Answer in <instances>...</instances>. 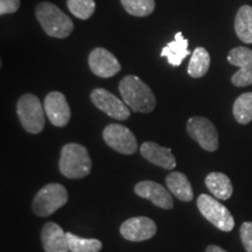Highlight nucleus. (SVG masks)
<instances>
[{
  "label": "nucleus",
  "instance_id": "nucleus-23",
  "mask_svg": "<svg viewBox=\"0 0 252 252\" xmlns=\"http://www.w3.org/2000/svg\"><path fill=\"white\" fill-rule=\"evenodd\" d=\"M70 252H99L102 250V242L94 238H82L71 232H67Z\"/></svg>",
  "mask_w": 252,
  "mask_h": 252
},
{
  "label": "nucleus",
  "instance_id": "nucleus-8",
  "mask_svg": "<svg viewBox=\"0 0 252 252\" xmlns=\"http://www.w3.org/2000/svg\"><path fill=\"white\" fill-rule=\"evenodd\" d=\"M90 99L97 109L116 121H126L130 118L131 109L126 105L124 100L117 98L115 94L103 88H97L91 91Z\"/></svg>",
  "mask_w": 252,
  "mask_h": 252
},
{
  "label": "nucleus",
  "instance_id": "nucleus-6",
  "mask_svg": "<svg viewBox=\"0 0 252 252\" xmlns=\"http://www.w3.org/2000/svg\"><path fill=\"white\" fill-rule=\"evenodd\" d=\"M197 208L207 220H209L217 229L230 232L235 226V220L231 213L216 197L207 194H201L197 197Z\"/></svg>",
  "mask_w": 252,
  "mask_h": 252
},
{
  "label": "nucleus",
  "instance_id": "nucleus-22",
  "mask_svg": "<svg viewBox=\"0 0 252 252\" xmlns=\"http://www.w3.org/2000/svg\"><path fill=\"white\" fill-rule=\"evenodd\" d=\"M234 117L239 124L245 125L252 121V93H245L235 100Z\"/></svg>",
  "mask_w": 252,
  "mask_h": 252
},
{
  "label": "nucleus",
  "instance_id": "nucleus-13",
  "mask_svg": "<svg viewBox=\"0 0 252 252\" xmlns=\"http://www.w3.org/2000/svg\"><path fill=\"white\" fill-rule=\"evenodd\" d=\"M88 62H89L91 71L96 76L102 78L115 76L122 69L121 63H119L117 58L108 49L100 48V47L91 50Z\"/></svg>",
  "mask_w": 252,
  "mask_h": 252
},
{
  "label": "nucleus",
  "instance_id": "nucleus-24",
  "mask_svg": "<svg viewBox=\"0 0 252 252\" xmlns=\"http://www.w3.org/2000/svg\"><path fill=\"white\" fill-rule=\"evenodd\" d=\"M123 7L133 17H147L156 8L154 0H121Z\"/></svg>",
  "mask_w": 252,
  "mask_h": 252
},
{
  "label": "nucleus",
  "instance_id": "nucleus-25",
  "mask_svg": "<svg viewBox=\"0 0 252 252\" xmlns=\"http://www.w3.org/2000/svg\"><path fill=\"white\" fill-rule=\"evenodd\" d=\"M67 6L70 13L81 20L93 17L96 9L94 0H67Z\"/></svg>",
  "mask_w": 252,
  "mask_h": 252
},
{
  "label": "nucleus",
  "instance_id": "nucleus-2",
  "mask_svg": "<svg viewBox=\"0 0 252 252\" xmlns=\"http://www.w3.org/2000/svg\"><path fill=\"white\" fill-rule=\"evenodd\" d=\"M91 159L83 145L76 143L65 144L60 156L59 169L68 179H83L90 174Z\"/></svg>",
  "mask_w": 252,
  "mask_h": 252
},
{
  "label": "nucleus",
  "instance_id": "nucleus-7",
  "mask_svg": "<svg viewBox=\"0 0 252 252\" xmlns=\"http://www.w3.org/2000/svg\"><path fill=\"white\" fill-rule=\"evenodd\" d=\"M187 132L191 139L208 152H215L219 149V132L209 119L198 116L189 118Z\"/></svg>",
  "mask_w": 252,
  "mask_h": 252
},
{
  "label": "nucleus",
  "instance_id": "nucleus-5",
  "mask_svg": "<svg viewBox=\"0 0 252 252\" xmlns=\"http://www.w3.org/2000/svg\"><path fill=\"white\" fill-rule=\"evenodd\" d=\"M67 202V189L60 184H48L36 193L32 203V209L36 216L48 217Z\"/></svg>",
  "mask_w": 252,
  "mask_h": 252
},
{
  "label": "nucleus",
  "instance_id": "nucleus-9",
  "mask_svg": "<svg viewBox=\"0 0 252 252\" xmlns=\"http://www.w3.org/2000/svg\"><path fill=\"white\" fill-rule=\"evenodd\" d=\"M103 139L108 146L122 154H133L138 150L137 139L130 128L121 124H110L103 130Z\"/></svg>",
  "mask_w": 252,
  "mask_h": 252
},
{
  "label": "nucleus",
  "instance_id": "nucleus-11",
  "mask_svg": "<svg viewBox=\"0 0 252 252\" xmlns=\"http://www.w3.org/2000/svg\"><path fill=\"white\" fill-rule=\"evenodd\" d=\"M119 231L126 241L144 242L156 236L157 224L150 217H131L122 223Z\"/></svg>",
  "mask_w": 252,
  "mask_h": 252
},
{
  "label": "nucleus",
  "instance_id": "nucleus-27",
  "mask_svg": "<svg viewBox=\"0 0 252 252\" xmlns=\"http://www.w3.org/2000/svg\"><path fill=\"white\" fill-rule=\"evenodd\" d=\"M20 7V0H0V14H13Z\"/></svg>",
  "mask_w": 252,
  "mask_h": 252
},
{
  "label": "nucleus",
  "instance_id": "nucleus-10",
  "mask_svg": "<svg viewBox=\"0 0 252 252\" xmlns=\"http://www.w3.org/2000/svg\"><path fill=\"white\" fill-rule=\"evenodd\" d=\"M230 64L236 65L239 70L231 77L236 87H248L252 84V49L247 47H237L228 54Z\"/></svg>",
  "mask_w": 252,
  "mask_h": 252
},
{
  "label": "nucleus",
  "instance_id": "nucleus-20",
  "mask_svg": "<svg viewBox=\"0 0 252 252\" xmlns=\"http://www.w3.org/2000/svg\"><path fill=\"white\" fill-rule=\"evenodd\" d=\"M235 31L239 40L244 43H252V7L242 6L235 18Z\"/></svg>",
  "mask_w": 252,
  "mask_h": 252
},
{
  "label": "nucleus",
  "instance_id": "nucleus-28",
  "mask_svg": "<svg viewBox=\"0 0 252 252\" xmlns=\"http://www.w3.org/2000/svg\"><path fill=\"white\" fill-rule=\"evenodd\" d=\"M206 252H226V251L220 247H217V245H208L206 249Z\"/></svg>",
  "mask_w": 252,
  "mask_h": 252
},
{
  "label": "nucleus",
  "instance_id": "nucleus-18",
  "mask_svg": "<svg viewBox=\"0 0 252 252\" xmlns=\"http://www.w3.org/2000/svg\"><path fill=\"white\" fill-rule=\"evenodd\" d=\"M188 55H190L188 49V40L185 39L181 32H178L175 34V39L161 50L162 58H167L168 63L173 67H179Z\"/></svg>",
  "mask_w": 252,
  "mask_h": 252
},
{
  "label": "nucleus",
  "instance_id": "nucleus-16",
  "mask_svg": "<svg viewBox=\"0 0 252 252\" xmlns=\"http://www.w3.org/2000/svg\"><path fill=\"white\" fill-rule=\"evenodd\" d=\"M140 153L147 161L162 167L165 169H173L176 167L175 157L171 149L162 147L154 141H145L140 146Z\"/></svg>",
  "mask_w": 252,
  "mask_h": 252
},
{
  "label": "nucleus",
  "instance_id": "nucleus-26",
  "mask_svg": "<svg viewBox=\"0 0 252 252\" xmlns=\"http://www.w3.org/2000/svg\"><path fill=\"white\" fill-rule=\"evenodd\" d=\"M242 244L247 252H252V222H244L239 230Z\"/></svg>",
  "mask_w": 252,
  "mask_h": 252
},
{
  "label": "nucleus",
  "instance_id": "nucleus-14",
  "mask_svg": "<svg viewBox=\"0 0 252 252\" xmlns=\"http://www.w3.org/2000/svg\"><path fill=\"white\" fill-rule=\"evenodd\" d=\"M134 193L162 209H172L174 207L171 191L158 182L150 180L138 182L134 186Z\"/></svg>",
  "mask_w": 252,
  "mask_h": 252
},
{
  "label": "nucleus",
  "instance_id": "nucleus-1",
  "mask_svg": "<svg viewBox=\"0 0 252 252\" xmlns=\"http://www.w3.org/2000/svg\"><path fill=\"white\" fill-rule=\"evenodd\" d=\"M118 89L124 103L132 111L150 113L156 108L157 100L153 91L139 77L127 75L119 82Z\"/></svg>",
  "mask_w": 252,
  "mask_h": 252
},
{
  "label": "nucleus",
  "instance_id": "nucleus-12",
  "mask_svg": "<svg viewBox=\"0 0 252 252\" xmlns=\"http://www.w3.org/2000/svg\"><path fill=\"white\" fill-rule=\"evenodd\" d=\"M43 109L49 122L58 127H63L70 121V108L67 98L60 91H52L46 96Z\"/></svg>",
  "mask_w": 252,
  "mask_h": 252
},
{
  "label": "nucleus",
  "instance_id": "nucleus-19",
  "mask_svg": "<svg viewBox=\"0 0 252 252\" xmlns=\"http://www.w3.org/2000/svg\"><path fill=\"white\" fill-rule=\"evenodd\" d=\"M204 184H206L208 190L217 200H228L231 197L232 191H234V187H232L230 179L220 172H213L208 174Z\"/></svg>",
  "mask_w": 252,
  "mask_h": 252
},
{
  "label": "nucleus",
  "instance_id": "nucleus-17",
  "mask_svg": "<svg viewBox=\"0 0 252 252\" xmlns=\"http://www.w3.org/2000/svg\"><path fill=\"white\" fill-rule=\"evenodd\" d=\"M166 186L171 193L184 201V202H190L194 197V191L191 188L190 182L184 173L172 172L166 176Z\"/></svg>",
  "mask_w": 252,
  "mask_h": 252
},
{
  "label": "nucleus",
  "instance_id": "nucleus-15",
  "mask_svg": "<svg viewBox=\"0 0 252 252\" xmlns=\"http://www.w3.org/2000/svg\"><path fill=\"white\" fill-rule=\"evenodd\" d=\"M41 241L46 252H69L67 232L54 222H48L41 230Z\"/></svg>",
  "mask_w": 252,
  "mask_h": 252
},
{
  "label": "nucleus",
  "instance_id": "nucleus-3",
  "mask_svg": "<svg viewBox=\"0 0 252 252\" xmlns=\"http://www.w3.org/2000/svg\"><path fill=\"white\" fill-rule=\"evenodd\" d=\"M35 15L47 35L52 37L65 39L74 31L71 19L52 2H40L35 8Z\"/></svg>",
  "mask_w": 252,
  "mask_h": 252
},
{
  "label": "nucleus",
  "instance_id": "nucleus-21",
  "mask_svg": "<svg viewBox=\"0 0 252 252\" xmlns=\"http://www.w3.org/2000/svg\"><path fill=\"white\" fill-rule=\"evenodd\" d=\"M210 55L203 47H197L191 54L190 62L188 64V74L193 78L203 77L209 70Z\"/></svg>",
  "mask_w": 252,
  "mask_h": 252
},
{
  "label": "nucleus",
  "instance_id": "nucleus-4",
  "mask_svg": "<svg viewBox=\"0 0 252 252\" xmlns=\"http://www.w3.org/2000/svg\"><path fill=\"white\" fill-rule=\"evenodd\" d=\"M45 111L42 104L35 94H25L17 103V115L24 130L28 133L37 134L45 128Z\"/></svg>",
  "mask_w": 252,
  "mask_h": 252
}]
</instances>
